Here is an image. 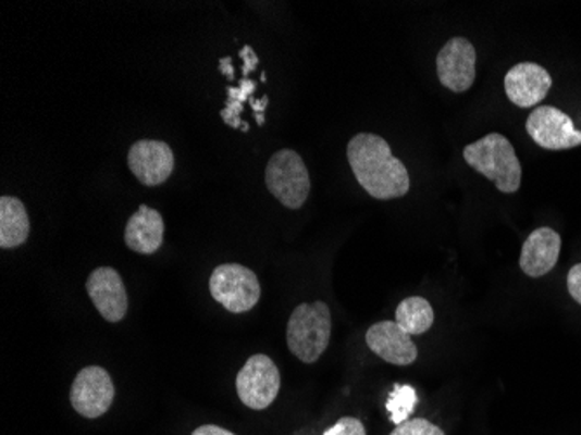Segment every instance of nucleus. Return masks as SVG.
<instances>
[{
	"label": "nucleus",
	"instance_id": "f257e3e1",
	"mask_svg": "<svg viewBox=\"0 0 581 435\" xmlns=\"http://www.w3.org/2000/svg\"><path fill=\"white\" fill-rule=\"evenodd\" d=\"M347 157L351 173L373 199H399L408 194V170L382 136L359 133L348 141Z\"/></svg>",
	"mask_w": 581,
	"mask_h": 435
},
{
	"label": "nucleus",
	"instance_id": "f03ea898",
	"mask_svg": "<svg viewBox=\"0 0 581 435\" xmlns=\"http://www.w3.org/2000/svg\"><path fill=\"white\" fill-rule=\"evenodd\" d=\"M463 159L482 176L495 182L499 191L516 194L521 188V161L517 159L516 150L507 136L490 133L484 138L467 145Z\"/></svg>",
	"mask_w": 581,
	"mask_h": 435
},
{
	"label": "nucleus",
	"instance_id": "7ed1b4c3",
	"mask_svg": "<svg viewBox=\"0 0 581 435\" xmlns=\"http://www.w3.org/2000/svg\"><path fill=\"white\" fill-rule=\"evenodd\" d=\"M331 341V310L324 301L301 303L287 322V347L305 364L321 359Z\"/></svg>",
	"mask_w": 581,
	"mask_h": 435
},
{
	"label": "nucleus",
	"instance_id": "20e7f679",
	"mask_svg": "<svg viewBox=\"0 0 581 435\" xmlns=\"http://www.w3.org/2000/svg\"><path fill=\"white\" fill-rule=\"evenodd\" d=\"M265 183L270 194L287 209L304 208L312 187L304 159L289 148H283L270 157Z\"/></svg>",
	"mask_w": 581,
	"mask_h": 435
},
{
	"label": "nucleus",
	"instance_id": "39448f33",
	"mask_svg": "<svg viewBox=\"0 0 581 435\" xmlns=\"http://www.w3.org/2000/svg\"><path fill=\"white\" fill-rule=\"evenodd\" d=\"M209 291L228 312L244 313L257 307L261 286L257 274L239 263L217 266L209 278Z\"/></svg>",
	"mask_w": 581,
	"mask_h": 435
},
{
	"label": "nucleus",
	"instance_id": "423d86ee",
	"mask_svg": "<svg viewBox=\"0 0 581 435\" xmlns=\"http://www.w3.org/2000/svg\"><path fill=\"white\" fill-rule=\"evenodd\" d=\"M237 396L249 409L269 408L281 390V373L275 362L265 353L249 357L235 380Z\"/></svg>",
	"mask_w": 581,
	"mask_h": 435
},
{
	"label": "nucleus",
	"instance_id": "0eeeda50",
	"mask_svg": "<svg viewBox=\"0 0 581 435\" xmlns=\"http://www.w3.org/2000/svg\"><path fill=\"white\" fill-rule=\"evenodd\" d=\"M526 130L534 144L547 150H569L581 145V130L574 127L573 119L551 104H542L531 112Z\"/></svg>",
	"mask_w": 581,
	"mask_h": 435
},
{
	"label": "nucleus",
	"instance_id": "6e6552de",
	"mask_svg": "<svg viewBox=\"0 0 581 435\" xmlns=\"http://www.w3.org/2000/svg\"><path fill=\"white\" fill-rule=\"evenodd\" d=\"M115 387L109 371L100 365H89L78 371L74 385L70 388V402L81 417H103L112 406Z\"/></svg>",
	"mask_w": 581,
	"mask_h": 435
},
{
	"label": "nucleus",
	"instance_id": "1a4fd4ad",
	"mask_svg": "<svg viewBox=\"0 0 581 435\" xmlns=\"http://www.w3.org/2000/svg\"><path fill=\"white\" fill-rule=\"evenodd\" d=\"M478 52L465 37H453L437 54L438 80L453 92L469 91L475 83Z\"/></svg>",
	"mask_w": 581,
	"mask_h": 435
},
{
	"label": "nucleus",
	"instance_id": "9d476101",
	"mask_svg": "<svg viewBox=\"0 0 581 435\" xmlns=\"http://www.w3.org/2000/svg\"><path fill=\"white\" fill-rule=\"evenodd\" d=\"M127 164L145 187H159L173 173L174 153L164 141L139 139L127 153Z\"/></svg>",
	"mask_w": 581,
	"mask_h": 435
},
{
	"label": "nucleus",
	"instance_id": "9b49d317",
	"mask_svg": "<svg viewBox=\"0 0 581 435\" xmlns=\"http://www.w3.org/2000/svg\"><path fill=\"white\" fill-rule=\"evenodd\" d=\"M86 289L104 321L119 322L126 318L129 301L118 270L112 266L92 270L87 278Z\"/></svg>",
	"mask_w": 581,
	"mask_h": 435
},
{
	"label": "nucleus",
	"instance_id": "f8f14e48",
	"mask_svg": "<svg viewBox=\"0 0 581 435\" xmlns=\"http://www.w3.org/2000/svg\"><path fill=\"white\" fill-rule=\"evenodd\" d=\"M552 77L539 63L522 61L505 75V92L508 100L521 109H531L547 98Z\"/></svg>",
	"mask_w": 581,
	"mask_h": 435
},
{
	"label": "nucleus",
	"instance_id": "ddd939ff",
	"mask_svg": "<svg viewBox=\"0 0 581 435\" xmlns=\"http://www.w3.org/2000/svg\"><path fill=\"white\" fill-rule=\"evenodd\" d=\"M366 344L371 352L395 365H409L418 359V348L403 327L395 321L376 322L366 333Z\"/></svg>",
	"mask_w": 581,
	"mask_h": 435
},
{
	"label": "nucleus",
	"instance_id": "4468645a",
	"mask_svg": "<svg viewBox=\"0 0 581 435\" xmlns=\"http://www.w3.org/2000/svg\"><path fill=\"white\" fill-rule=\"evenodd\" d=\"M560 246L563 240L554 228L542 226L531 232L530 237L522 244L521 260H519L522 272L534 278L547 275L559 261Z\"/></svg>",
	"mask_w": 581,
	"mask_h": 435
},
{
	"label": "nucleus",
	"instance_id": "2eb2a0df",
	"mask_svg": "<svg viewBox=\"0 0 581 435\" xmlns=\"http://www.w3.org/2000/svg\"><path fill=\"white\" fill-rule=\"evenodd\" d=\"M124 243L138 254H153L164 243V220L157 209L141 204L127 220Z\"/></svg>",
	"mask_w": 581,
	"mask_h": 435
},
{
	"label": "nucleus",
	"instance_id": "dca6fc26",
	"mask_svg": "<svg viewBox=\"0 0 581 435\" xmlns=\"http://www.w3.org/2000/svg\"><path fill=\"white\" fill-rule=\"evenodd\" d=\"M30 234V220L25 204L16 197L0 199V248L13 249L26 243Z\"/></svg>",
	"mask_w": 581,
	"mask_h": 435
},
{
	"label": "nucleus",
	"instance_id": "f3484780",
	"mask_svg": "<svg viewBox=\"0 0 581 435\" xmlns=\"http://www.w3.org/2000/svg\"><path fill=\"white\" fill-rule=\"evenodd\" d=\"M435 313L432 304L421 298L411 296L400 301L395 312V322L403 327L409 336L423 335L434 324Z\"/></svg>",
	"mask_w": 581,
	"mask_h": 435
},
{
	"label": "nucleus",
	"instance_id": "a211bd4d",
	"mask_svg": "<svg viewBox=\"0 0 581 435\" xmlns=\"http://www.w3.org/2000/svg\"><path fill=\"white\" fill-rule=\"evenodd\" d=\"M257 91V83L251 78H243L239 86L228 87V101H226L225 109L220 112V117L223 119L226 126L243 127L244 122L240 119V113L244 110V103L251 100L252 92Z\"/></svg>",
	"mask_w": 581,
	"mask_h": 435
},
{
	"label": "nucleus",
	"instance_id": "6ab92c4d",
	"mask_svg": "<svg viewBox=\"0 0 581 435\" xmlns=\"http://www.w3.org/2000/svg\"><path fill=\"white\" fill-rule=\"evenodd\" d=\"M418 396L415 388L409 385H395L391 397L386 400V411L391 413V420L395 425L408 422L412 409L417 408Z\"/></svg>",
	"mask_w": 581,
	"mask_h": 435
},
{
	"label": "nucleus",
	"instance_id": "aec40b11",
	"mask_svg": "<svg viewBox=\"0 0 581 435\" xmlns=\"http://www.w3.org/2000/svg\"><path fill=\"white\" fill-rule=\"evenodd\" d=\"M391 435H446L443 428H438L435 423L429 422L425 418H415L408 422L395 426Z\"/></svg>",
	"mask_w": 581,
	"mask_h": 435
},
{
	"label": "nucleus",
	"instance_id": "412c9836",
	"mask_svg": "<svg viewBox=\"0 0 581 435\" xmlns=\"http://www.w3.org/2000/svg\"><path fill=\"white\" fill-rule=\"evenodd\" d=\"M324 435H366V428L357 418L345 417L327 428Z\"/></svg>",
	"mask_w": 581,
	"mask_h": 435
},
{
	"label": "nucleus",
	"instance_id": "4be33fe9",
	"mask_svg": "<svg viewBox=\"0 0 581 435\" xmlns=\"http://www.w3.org/2000/svg\"><path fill=\"white\" fill-rule=\"evenodd\" d=\"M568 291L571 298L581 304V263L568 272Z\"/></svg>",
	"mask_w": 581,
	"mask_h": 435
},
{
	"label": "nucleus",
	"instance_id": "5701e85b",
	"mask_svg": "<svg viewBox=\"0 0 581 435\" xmlns=\"http://www.w3.org/2000/svg\"><path fill=\"white\" fill-rule=\"evenodd\" d=\"M239 57L244 60V78H249V74H251L252 70L257 69L258 65L257 52L252 51V48H249V46H244V48L240 49Z\"/></svg>",
	"mask_w": 581,
	"mask_h": 435
},
{
	"label": "nucleus",
	"instance_id": "b1692460",
	"mask_svg": "<svg viewBox=\"0 0 581 435\" xmlns=\"http://www.w3.org/2000/svg\"><path fill=\"white\" fill-rule=\"evenodd\" d=\"M191 435H235L234 432L225 431L222 426L218 425H202L196 431L191 432Z\"/></svg>",
	"mask_w": 581,
	"mask_h": 435
},
{
	"label": "nucleus",
	"instance_id": "393cba45",
	"mask_svg": "<svg viewBox=\"0 0 581 435\" xmlns=\"http://www.w3.org/2000/svg\"><path fill=\"white\" fill-rule=\"evenodd\" d=\"M218 66H220V72H222V74H225L228 80H234L235 69L234 65H232L231 57L222 58V60H220V65Z\"/></svg>",
	"mask_w": 581,
	"mask_h": 435
},
{
	"label": "nucleus",
	"instance_id": "a878e982",
	"mask_svg": "<svg viewBox=\"0 0 581 435\" xmlns=\"http://www.w3.org/2000/svg\"><path fill=\"white\" fill-rule=\"evenodd\" d=\"M249 103H251V109L255 110V112L263 113V110L267 109V104H269V96H263L261 100H249Z\"/></svg>",
	"mask_w": 581,
	"mask_h": 435
},
{
	"label": "nucleus",
	"instance_id": "bb28decb",
	"mask_svg": "<svg viewBox=\"0 0 581 435\" xmlns=\"http://www.w3.org/2000/svg\"><path fill=\"white\" fill-rule=\"evenodd\" d=\"M257 122L260 124V126H263L265 124V117H263V113H257Z\"/></svg>",
	"mask_w": 581,
	"mask_h": 435
}]
</instances>
